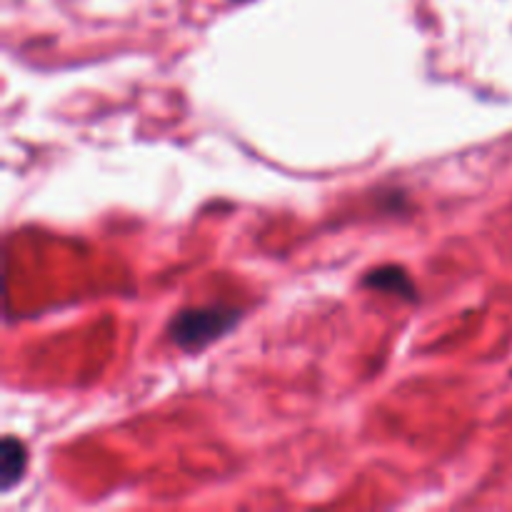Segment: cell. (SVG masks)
<instances>
[{"label": "cell", "mask_w": 512, "mask_h": 512, "mask_svg": "<svg viewBox=\"0 0 512 512\" xmlns=\"http://www.w3.org/2000/svg\"><path fill=\"white\" fill-rule=\"evenodd\" d=\"M240 318H243V310L228 308V305L185 308L178 310L168 323V338L185 353H195L228 335L240 323Z\"/></svg>", "instance_id": "6da1fadb"}, {"label": "cell", "mask_w": 512, "mask_h": 512, "mask_svg": "<svg viewBox=\"0 0 512 512\" xmlns=\"http://www.w3.org/2000/svg\"><path fill=\"white\" fill-rule=\"evenodd\" d=\"M365 288L380 290V293H393L400 295L405 300H418V288H415L413 278L408 275V270L400 268V265H383V268L370 270L363 278Z\"/></svg>", "instance_id": "7a4b0ae2"}, {"label": "cell", "mask_w": 512, "mask_h": 512, "mask_svg": "<svg viewBox=\"0 0 512 512\" xmlns=\"http://www.w3.org/2000/svg\"><path fill=\"white\" fill-rule=\"evenodd\" d=\"M28 470V448L15 435H5L0 443V490L10 493Z\"/></svg>", "instance_id": "3957f363"}]
</instances>
